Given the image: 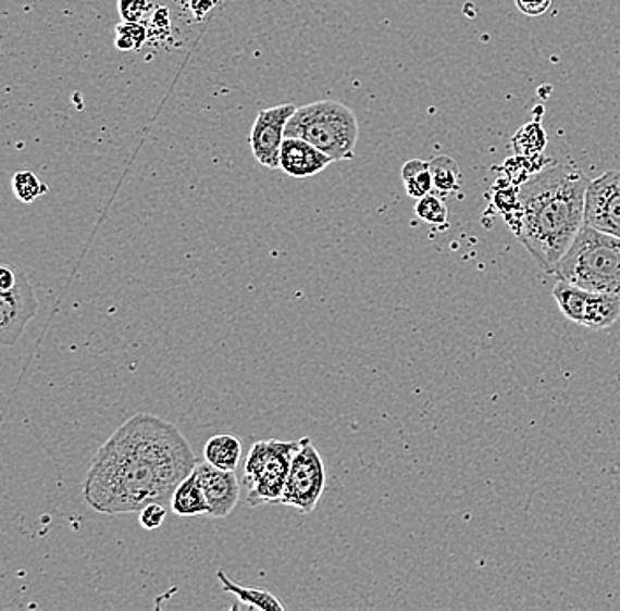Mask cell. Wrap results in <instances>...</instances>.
Listing matches in <instances>:
<instances>
[{"instance_id": "1", "label": "cell", "mask_w": 620, "mask_h": 611, "mask_svg": "<svg viewBox=\"0 0 620 611\" xmlns=\"http://www.w3.org/2000/svg\"><path fill=\"white\" fill-rule=\"evenodd\" d=\"M196 465L195 451L173 423L139 412L99 448L85 476L84 499L102 514L166 506Z\"/></svg>"}, {"instance_id": "2", "label": "cell", "mask_w": 620, "mask_h": 611, "mask_svg": "<svg viewBox=\"0 0 620 611\" xmlns=\"http://www.w3.org/2000/svg\"><path fill=\"white\" fill-rule=\"evenodd\" d=\"M588 182L579 167L554 163L520 187L514 233L546 274L554 272L585 224Z\"/></svg>"}, {"instance_id": "3", "label": "cell", "mask_w": 620, "mask_h": 611, "mask_svg": "<svg viewBox=\"0 0 620 611\" xmlns=\"http://www.w3.org/2000/svg\"><path fill=\"white\" fill-rule=\"evenodd\" d=\"M550 275L560 283L620 298V238L583 224Z\"/></svg>"}, {"instance_id": "4", "label": "cell", "mask_w": 620, "mask_h": 611, "mask_svg": "<svg viewBox=\"0 0 620 611\" xmlns=\"http://www.w3.org/2000/svg\"><path fill=\"white\" fill-rule=\"evenodd\" d=\"M357 115L338 101H318L297 108L286 125V138H300L326 153L334 163L355 158Z\"/></svg>"}, {"instance_id": "5", "label": "cell", "mask_w": 620, "mask_h": 611, "mask_svg": "<svg viewBox=\"0 0 620 611\" xmlns=\"http://www.w3.org/2000/svg\"><path fill=\"white\" fill-rule=\"evenodd\" d=\"M300 440H258L250 446L244 471L247 504H281L293 457Z\"/></svg>"}, {"instance_id": "6", "label": "cell", "mask_w": 620, "mask_h": 611, "mask_svg": "<svg viewBox=\"0 0 620 611\" xmlns=\"http://www.w3.org/2000/svg\"><path fill=\"white\" fill-rule=\"evenodd\" d=\"M326 488V467L323 457L310 437L300 439L293 457L281 504L289 506L300 514L314 513Z\"/></svg>"}, {"instance_id": "7", "label": "cell", "mask_w": 620, "mask_h": 611, "mask_svg": "<svg viewBox=\"0 0 620 611\" xmlns=\"http://www.w3.org/2000/svg\"><path fill=\"white\" fill-rule=\"evenodd\" d=\"M551 297L560 312L583 328L602 332L616 325L620 315V298L605 292L588 291L573 284L560 283L554 287Z\"/></svg>"}, {"instance_id": "8", "label": "cell", "mask_w": 620, "mask_h": 611, "mask_svg": "<svg viewBox=\"0 0 620 611\" xmlns=\"http://www.w3.org/2000/svg\"><path fill=\"white\" fill-rule=\"evenodd\" d=\"M297 112L295 104L261 110L250 129V150L256 161L269 170L281 167V149L286 139V125Z\"/></svg>"}, {"instance_id": "9", "label": "cell", "mask_w": 620, "mask_h": 611, "mask_svg": "<svg viewBox=\"0 0 620 611\" xmlns=\"http://www.w3.org/2000/svg\"><path fill=\"white\" fill-rule=\"evenodd\" d=\"M38 312V298L30 278L20 270L10 291H0V342L14 346Z\"/></svg>"}, {"instance_id": "10", "label": "cell", "mask_w": 620, "mask_h": 611, "mask_svg": "<svg viewBox=\"0 0 620 611\" xmlns=\"http://www.w3.org/2000/svg\"><path fill=\"white\" fill-rule=\"evenodd\" d=\"M585 224L620 238V170H610L588 182Z\"/></svg>"}, {"instance_id": "11", "label": "cell", "mask_w": 620, "mask_h": 611, "mask_svg": "<svg viewBox=\"0 0 620 611\" xmlns=\"http://www.w3.org/2000/svg\"><path fill=\"white\" fill-rule=\"evenodd\" d=\"M196 474L209 502V516L212 519L230 516L240 500V482L235 471H224L204 460L196 465Z\"/></svg>"}, {"instance_id": "12", "label": "cell", "mask_w": 620, "mask_h": 611, "mask_svg": "<svg viewBox=\"0 0 620 611\" xmlns=\"http://www.w3.org/2000/svg\"><path fill=\"white\" fill-rule=\"evenodd\" d=\"M334 163L326 153L315 149L314 145L307 144L300 138L284 139L281 149V167L286 175L293 178H309L323 172Z\"/></svg>"}, {"instance_id": "13", "label": "cell", "mask_w": 620, "mask_h": 611, "mask_svg": "<svg viewBox=\"0 0 620 611\" xmlns=\"http://www.w3.org/2000/svg\"><path fill=\"white\" fill-rule=\"evenodd\" d=\"M170 506H172V511L176 516H203V514H209V502H207V497H204L196 469L173 491Z\"/></svg>"}, {"instance_id": "14", "label": "cell", "mask_w": 620, "mask_h": 611, "mask_svg": "<svg viewBox=\"0 0 620 611\" xmlns=\"http://www.w3.org/2000/svg\"><path fill=\"white\" fill-rule=\"evenodd\" d=\"M218 578L219 582H221V587H223L226 593L233 594L238 601L244 602V604H247L249 608L263 611L286 610L283 602L278 601L272 593H266V590H261V588L241 587L240 584H235L223 570L218 571Z\"/></svg>"}, {"instance_id": "15", "label": "cell", "mask_w": 620, "mask_h": 611, "mask_svg": "<svg viewBox=\"0 0 620 611\" xmlns=\"http://www.w3.org/2000/svg\"><path fill=\"white\" fill-rule=\"evenodd\" d=\"M241 457V442L238 437L223 434L213 436L204 446V460L224 471H236Z\"/></svg>"}, {"instance_id": "16", "label": "cell", "mask_w": 620, "mask_h": 611, "mask_svg": "<svg viewBox=\"0 0 620 611\" xmlns=\"http://www.w3.org/2000/svg\"><path fill=\"white\" fill-rule=\"evenodd\" d=\"M402 180L406 192L414 200H420L423 196L431 195L434 189L432 180L431 163L422 159H411L402 166Z\"/></svg>"}, {"instance_id": "17", "label": "cell", "mask_w": 620, "mask_h": 611, "mask_svg": "<svg viewBox=\"0 0 620 611\" xmlns=\"http://www.w3.org/2000/svg\"><path fill=\"white\" fill-rule=\"evenodd\" d=\"M431 163L432 180L434 189L441 195H451L459 189L460 166L454 158L449 155H437L429 161Z\"/></svg>"}, {"instance_id": "18", "label": "cell", "mask_w": 620, "mask_h": 611, "mask_svg": "<svg viewBox=\"0 0 620 611\" xmlns=\"http://www.w3.org/2000/svg\"><path fill=\"white\" fill-rule=\"evenodd\" d=\"M13 192L22 203L30 204L47 195L48 186L39 180L36 173L18 172L13 175Z\"/></svg>"}, {"instance_id": "19", "label": "cell", "mask_w": 620, "mask_h": 611, "mask_svg": "<svg viewBox=\"0 0 620 611\" xmlns=\"http://www.w3.org/2000/svg\"><path fill=\"white\" fill-rule=\"evenodd\" d=\"M417 215L423 223L432 226H446L448 223V207L439 196L426 195L420 198L417 203Z\"/></svg>"}, {"instance_id": "20", "label": "cell", "mask_w": 620, "mask_h": 611, "mask_svg": "<svg viewBox=\"0 0 620 611\" xmlns=\"http://www.w3.org/2000/svg\"><path fill=\"white\" fill-rule=\"evenodd\" d=\"M116 48L121 51H136L144 47V42L149 39V30L141 24L135 22H122L115 28Z\"/></svg>"}, {"instance_id": "21", "label": "cell", "mask_w": 620, "mask_h": 611, "mask_svg": "<svg viewBox=\"0 0 620 611\" xmlns=\"http://www.w3.org/2000/svg\"><path fill=\"white\" fill-rule=\"evenodd\" d=\"M149 11V0H119V14H121L122 22L141 24V20Z\"/></svg>"}, {"instance_id": "22", "label": "cell", "mask_w": 620, "mask_h": 611, "mask_svg": "<svg viewBox=\"0 0 620 611\" xmlns=\"http://www.w3.org/2000/svg\"><path fill=\"white\" fill-rule=\"evenodd\" d=\"M164 520H166V508L159 502L145 506L144 510L139 511V525L145 531H156L164 524Z\"/></svg>"}, {"instance_id": "23", "label": "cell", "mask_w": 620, "mask_h": 611, "mask_svg": "<svg viewBox=\"0 0 620 611\" xmlns=\"http://www.w3.org/2000/svg\"><path fill=\"white\" fill-rule=\"evenodd\" d=\"M149 39L168 38V34L172 30V20H170V11L166 8H158L156 13L152 14V22H150Z\"/></svg>"}, {"instance_id": "24", "label": "cell", "mask_w": 620, "mask_h": 611, "mask_svg": "<svg viewBox=\"0 0 620 611\" xmlns=\"http://www.w3.org/2000/svg\"><path fill=\"white\" fill-rule=\"evenodd\" d=\"M514 4L519 8L520 13L531 16V18H537L550 10L551 0H514Z\"/></svg>"}, {"instance_id": "25", "label": "cell", "mask_w": 620, "mask_h": 611, "mask_svg": "<svg viewBox=\"0 0 620 611\" xmlns=\"http://www.w3.org/2000/svg\"><path fill=\"white\" fill-rule=\"evenodd\" d=\"M218 4V0H190L189 8L196 20H203L210 10Z\"/></svg>"}]
</instances>
